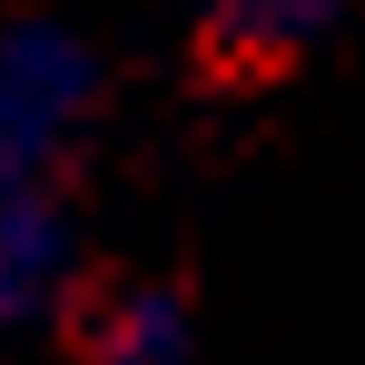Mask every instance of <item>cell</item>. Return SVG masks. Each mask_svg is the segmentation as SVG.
<instances>
[{
    "instance_id": "6da1fadb",
    "label": "cell",
    "mask_w": 365,
    "mask_h": 365,
    "mask_svg": "<svg viewBox=\"0 0 365 365\" xmlns=\"http://www.w3.org/2000/svg\"><path fill=\"white\" fill-rule=\"evenodd\" d=\"M99 128V50L69 20L0 30V297L40 306L69 277V168Z\"/></svg>"
},
{
    "instance_id": "7a4b0ae2",
    "label": "cell",
    "mask_w": 365,
    "mask_h": 365,
    "mask_svg": "<svg viewBox=\"0 0 365 365\" xmlns=\"http://www.w3.org/2000/svg\"><path fill=\"white\" fill-rule=\"evenodd\" d=\"M346 20V0H187V30L197 50L237 79H267V69H297L306 50H326Z\"/></svg>"
},
{
    "instance_id": "277c9868",
    "label": "cell",
    "mask_w": 365,
    "mask_h": 365,
    "mask_svg": "<svg viewBox=\"0 0 365 365\" xmlns=\"http://www.w3.org/2000/svg\"><path fill=\"white\" fill-rule=\"evenodd\" d=\"M0 316H10V297H0Z\"/></svg>"
},
{
    "instance_id": "3957f363",
    "label": "cell",
    "mask_w": 365,
    "mask_h": 365,
    "mask_svg": "<svg viewBox=\"0 0 365 365\" xmlns=\"http://www.w3.org/2000/svg\"><path fill=\"white\" fill-rule=\"evenodd\" d=\"M187 356H197V326L178 287H119L89 316V365H187Z\"/></svg>"
}]
</instances>
